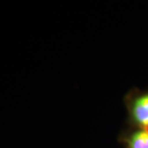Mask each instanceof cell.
Here are the masks:
<instances>
[{
	"label": "cell",
	"mask_w": 148,
	"mask_h": 148,
	"mask_svg": "<svg viewBox=\"0 0 148 148\" xmlns=\"http://www.w3.org/2000/svg\"><path fill=\"white\" fill-rule=\"evenodd\" d=\"M132 117L143 129H148V94L135 99L132 105Z\"/></svg>",
	"instance_id": "6da1fadb"
},
{
	"label": "cell",
	"mask_w": 148,
	"mask_h": 148,
	"mask_svg": "<svg viewBox=\"0 0 148 148\" xmlns=\"http://www.w3.org/2000/svg\"><path fill=\"white\" fill-rule=\"evenodd\" d=\"M129 148H148V129L135 132L129 140Z\"/></svg>",
	"instance_id": "7a4b0ae2"
}]
</instances>
